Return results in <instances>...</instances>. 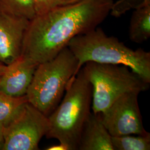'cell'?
I'll return each mask as SVG.
<instances>
[{"label": "cell", "instance_id": "cell-10", "mask_svg": "<svg viewBox=\"0 0 150 150\" xmlns=\"http://www.w3.org/2000/svg\"><path fill=\"white\" fill-rule=\"evenodd\" d=\"M111 137L100 113H91L82 129L78 150H113Z\"/></svg>", "mask_w": 150, "mask_h": 150}, {"label": "cell", "instance_id": "cell-12", "mask_svg": "<svg viewBox=\"0 0 150 150\" xmlns=\"http://www.w3.org/2000/svg\"><path fill=\"white\" fill-rule=\"evenodd\" d=\"M28 102L26 95L14 97L0 91V123L7 125L21 112Z\"/></svg>", "mask_w": 150, "mask_h": 150}, {"label": "cell", "instance_id": "cell-1", "mask_svg": "<svg viewBox=\"0 0 150 150\" xmlns=\"http://www.w3.org/2000/svg\"><path fill=\"white\" fill-rule=\"evenodd\" d=\"M113 3V0H82L36 15L29 22L21 56L37 64L52 59L73 38L103 21Z\"/></svg>", "mask_w": 150, "mask_h": 150}, {"label": "cell", "instance_id": "cell-4", "mask_svg": "<svg viewBox=\"0 0 150 150\" xmlns=\"http://www.w3.org/2000/svg\"><path fill=\"white\" fill-rule=\"evenodd\" d=\"M77 64L66 46L52 59L38 64L26 94L28 102L48 117L62 100L71 79L76 76Z\"/></svg>", "mask_w": 150, "mask_h": 150}, {"label": "cell", "instance_id": "cell-2", "mask_svg": "<svg viewBox=\"0 0 150 150\" xmlns=\"http://www.w3.org/2000/svg\"><path fill=\"white\" fill-rule=\"evenodd\" d=\"M67 47L77 59L76 75L87 62L128 67L150 83V53L127 47L118 38L108 36L100 28L73 38Z\"/></svg>", "mask_w": 150, "mask_h": 150}, {"label": "cell", "instance_id": "cell-19", "mask_svg": "<svg viewBox=\"0 0 150 150\" xmlns=\"http://www.w3.org/2000/svg\"><path fill=\"white\" fill-rule=\"evenodd\" d=\"M47 150H67L66 147L63 145L59 144V145H54L52 146H50L46 149Z\"/></svg>", "mask_w": 150, "mask_h": 150}, {"label": "cell", "instance_id": "cell-20", "mask_svg": "<svg viewBox=\"0 0 150 150\" xmlns=\"http://www.w3.org/2000/svg\"><path fill=\"white\" fill-rule=\"evenodd\" d=\"M7 69V65L0 62V77L4 74Z\"/></svg>", "mask_w": 150, "mask_h": 150}, {"label": "cell", "instance_id": "cell-6", "mask_svg": "<svg viewBox=\"0 0 150 150\" xmlns=\"http://www.w3.org/2000/svg\"><path fill=\"white\" fill-rule=\"evenodd\" d=\"M49 129L48 117L28 102L15 118L4 127L2 150H38Z\"/></svg>", "mask_w": 150, "mask_h": 150}, {"label": "cell", "instance_id": "cell-11", "mask_svg": "<svg viewBox=\"0 0 150 150\" xmlns=\"http://www.w3.org/2000/svg\"><path fill=\"white\" fill-rule=\"evenodd\" d=\"M150 37V5L134 10L131 16L129 38L134 42L141 43Z\"/></svg>", "mask_w": 150, "mask_h": 150}, {"label": "cell", "instance_id": "cell-9", "mask_svg": "<svg viewBox=\"0 0 150 150\" xmlns=\"http://www.w3.org/2000/svg\"><path fill=\"white\" fill-rule=\"evenodd\" d=\"M38 66L23 56L7 65L0 77V91L11 96L26 95Z\"/></svg>", "mask_w": 150, "mask_h": 150}, {"label": "cell", "instance_id": "cell-18", "mask_svg": "<svg viewBox=\"0 0 150 150\" xmlns=\"http://www.w3.org/2000/svg\"><path fill=\"white\" fill-rule=\"evenodd\" d=\"M4 126L0 123V150H2L4 144Z\"/></svg>", "mask_w": 150, "mask_h": 150}, {"label": "cell", "instance_id": "cell-17", "mask_svg": "<svg viewBox=\"0 0 150 150\" xmlns=\"http://www.w3.org/2000/svg\"><path fill=\"white\" fill-rule=\"evenodd\" d=\"M81 1H82V0H59L58 6L73 4L75 3H77L78 2H80Z\"/></svg>", "mask_w": 150, "mask_h": 150}, {"label": "cell", "instance_id": "cell-16", "mask_svg": "<svg viewBox=\"0 0 150 150\" xmlns=\"http://www.w3.org/2000/svg\"><path fill=\"white\" fill-rule=\"evenodd\" d=\"M36 15L46 13L58 7L59 0H33Z\"/></svg>", "mask_w": 150, "mask_h": 150}, {"label": "cell", "instance_id": "cell-7", "mask_svg": "<svg viewBox=\"0 0 150 150\" xmlns=\"http://www.w3.org/2000/svg\"><path fill=\"white\" fill-rule=\"evenodd\" d=\"M139 91H131L118 98L100 113L102 122L111 136L146 134L139 110Z\"/></svg>", "mask_w": 150, "mask_h": 150}, {"label": "cell", "instance_id": "cell-3", "mask_svg": "<svg viewBox=\"0 0 150 150\" xmlns=\"http://www.w3.org/2000/svg\"><path fill=\"white\" fill-rule=\"evenodd\" d=\"M58 106L48 116L47 139H55L67 150H78L84 125L91 113L92 87L83 67L70 81Z\"/></svg>", "mask_w": 150, "mask_h": 150}, {"label": "cell", "instance_id": "cell-15", "mask_svg": "<svg viewBox=\"0 0 150 150\" xmlns=\"http://www.w3.org/2000/svg\"><path fill=\"white\" fill-rule=\"evenodd\" d=\"M148 5H150V0H118L113 3L110 13L118 17L131 10H134Z\"/></svg>", "mask_w": 150, "mask_h": 150}, {"label": "cell", "instance_id": "cell-14", "mask_svg": "<svg viewBox=\"0 0 150 150\" xmlns=\"http://www.w3.org/2000/svg\"><path fill=\"white\" fill-rule=\"evenodd\" d=\"M113 150H150V134L112 136Z\"/></svg>", "mask_w": 150, "mask_h": 150}, {"label": "cell", "instance_id": "cell-8", "mask_svg": "<svg viewBox=\"0 0 150 150\" xmlns=\"http://www.w3.org/2000/svg\"><path fill=\"white\" fill-rule=\"evenodd\" d=\"M29 22L0 13V62L8 65L21 56Z\"/></svg>", "mask_w": 150, "mask_h": 150}, {"label": "cell", "instance_id": "cell-5", "mask_svg": "<svg viewBox=\"0 0 150 150\" xmlns=\"http://www.w3.org/2000/svg\"><path fill=\"white\" fill-rule=\"evenodd\" d=\"M83 69L92 87L93 113L102 112L131 91H146L150 83L127 66L87 62Z\"/></svg>", "mask_w": 150, "mask_h": 150}, {"label": "cell", "instance_id": "cell-13", "mask_svg": "<svg viewBox=\"0 0 150 150\" xmlns=\"http://www.w3.org/2000/svg\"><path fill=\"white\" fill-rule=\"evenodd\" d=\"M0 13L30 21L36 16L33 0H0Z\"/></svg>", "mask_w": 150, "mask_h": 150}]
</instances>
